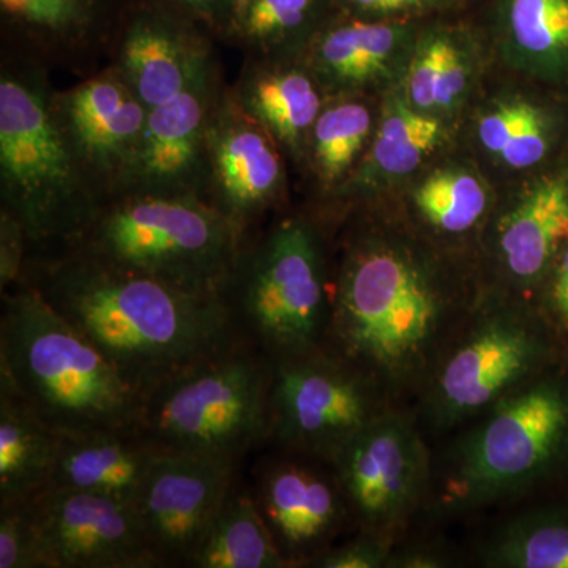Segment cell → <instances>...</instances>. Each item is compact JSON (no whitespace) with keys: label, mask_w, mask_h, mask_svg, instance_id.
I'll return each instance as SVG.
<instances>
[{"label":"cell","mask_w":568,"mask_h":568,"mask_svg":"<svg viewBox=\"0 0 568 568\" xmlns=\"http://www.w3.org/2000/svg\"><path fill=\"white\" fill-rule=\"evenodd\" d=\"M21 283L84 335L142 396L244 339L224 298L179 290L73 246L29 254Z\"/></svg>","instance_id":"6da1fadb"},{"label":"cell","mask_w":568,"mask_h":568,"mask_svg":"<svg viewBox=\"0 0 568 568\" xmlns=\"http://www.w3.org/2000/svg\"><path fill=\"white\" fill-rule=\"evenodd\" d=\"M454 295L426 254L403 239L362 231L346 242L334 276L324 349L384 392L428 379L454 334Z\"/></svg>","instance_id":"7a4b0ae2"},{"label":"cell","mask_w":568,"mask_h":568,"mask_svg":"<svg viewBox=\"0 0 568 568\" xmlns=\"http://www.w3.org/2000/svg\"><path fill=\"white\" fill-rule=\"evenodd\" d=\"M50 74L2 51L0 209L24 227L29 254L70 244L104 204L63 125Z\"/></svg>","instance_id":"3957f363"},{"label":"cell","mask_w":568,"mask_h":568,"mask_svg":"<svg viewBox=\"0 0 568 568\" xmlns=\"http://www.w3.org/2000/svg\"><path fill=\"white\" fill-rule=\"evenodd\" d=\"M0 379L59 436L140 420V392L24 283L2 294Z\"/></svg>","instance_id":"277c9868"},{"label":"cell","mask_w":568,"mask_h":568,"mask_svg":"<svg viewBox=\"0 0 568 568\" xmlns=\"http://www.w3.org/2000/svg\"><path fill=\"white\" fill-rule=\"evenodd\" d=\"M245 244L203 197L123 194L104 203L63 246L189 293L224 298Z\"/></svg>","instance_id":"5b68a950"},{"label":"cell","mask_w":568,"mask_h":568,"mask_svg":"<svg viewBox=\"0 0 568 568\" xmlns=\"http://www.w3.org/2000/svg\"><path fill=\"white\" fill-rule=\"evenodd\" d=\"M272 381L274 362L242 339L142 396L138 428L163 450L237 467L271 435Z\"/></svg>","instance_id":"8992f818"},{"label":"cell","mask_w":568,"mask_h":568,"mask_svg":"<svg viewBox=\"0 0 568 568\" xmlns=\"http://www.w3.org/2000/svg\"><path fill=\"white\" fill-rule=\"evenodd\" d=\"M224 302L242 338L272 362L324 349L334 278L315 224L284 216L250 237Z\"/></svg>","instance_id":"52a82bcc"},{"label":"cell","mask_w":568,"mask_h":568,"mask_svg":"<svg viewBox=\"0 0 568 568\" xmlns=\"http://www.w3.org/2000/svg\"><path fill=\"white\" fill-rule=\"evenodd\" d=\"M568 448V390L529 379L489 407L455 447L447 506L466 510L500 503L548 476Z\"/></svg>","instance_id":"ba28073f"},{"label":"cell","mask_w":568,"mask_h":568,"mask_svg":"<svg viewBox=\"0 0 568 568\" xmlns=\"http://www.w3.org/2000/svg\"><path fill=\"white\" fill-rule=\"evenodd\" d=\"M536 321L515 304L497 305L448 339L426 379V416L435 428L481 416L528 383L547 355Z\"/></svg>","instance_id":"9c48e42d"},{"label":"cell","mask_w":568,"mask_h":568,"mask_svg":"<svg viewBox=\"0 0 568 568\" xmlns=\"http://www.w3.org/2000/svg\"><path fill=\"white\" fill-rule=\"evenodd\" d=\"M386 392L327 349L274 362L271 435L286 454L323 462L386 413Z\"/></svg>","instance_id":"30bf717a"},{"label":"cell","mask_w":568,"mask_h":568,"mask_svg":"<svg viewBox=\"0 0 568 568\" xmlns=\"http://www.w3.org/2000/svg\"><path fill=\"white\" fill-rule=\"evenodd\" d=\"M351 517L362 530L388 537L402 528L425 499L428 450L413 422L381 414L328 463Z\"/></svg>","instance_id":"8fae6325"},{"label":"cell","mask_w":568,"mask_h":568,"mask_svg":"<svg viewBox=\"0 0 568 568\" xmlns=\"http://www.w3.org/2000/svg\"><path fill=\"white\" fill-rule=\"evenodd\" d=\"M215 40L171 0H130L106 63L152 110L222 69Z\"/></svg>","instance_id":"7c38bea8"},{"label":"cell","mask_w":568,"mask_h":568,"mask_svg":"<svg viewBox=\"0 0 568 568\" xmlns=\"http://www.w3.org/2000/svg\"><path fill=\"white\" fill-rule=\"evenodd\" d=\"M207 155L205 201L248 242L286 192V153L227 84L209 126Z\"/></svg>","instance_id":"4fadbf2b"},{"label":"cell","mask_w":568,"mask_h":568,"mask_svg":"<svg viewBox=\"0 0 568 568\" xmlns=\"http://www.w3.org/2000/svg\"><path fill=\"white\" fill-rule=\"evenodd\" d=\"M28 503L54 568L162 567L133 504L58 488Z\"/></svg>","instance_id":"5bb4252c"},{"label":"cell","mask_w":568,"mask_h":568,"mask_svg":"<svg viewBox=\"0 0 568 568\" xmlns=\"http://www.w3.org/2000/svg\"><path fill=\"white\" fill-rule=\"evenodd\" d=\"M59 112L103 203L129 186L149 108L110 63L55 93Z\"/></svg>","instance_id":"9a60e30c"},{"label":"cell","mask_w":568,"mask_h":568,"mask_svg":"<svg viewBox=\"0 0 568 568\" xmlns=\"http://www.w3.org/2000/svg\"><path fill=\"white\" fill-rule=\"evenodd\" d=\"M237 467L164 450L136 500L138 514L162 567H189L235 484Z\"/></svg>","instance_id":"2e32d148"},{"label":"cell","mask_w":568,"mask_h":568,"mask_svg":"<svg viewBox=\"0 0 568 568\" xmlns=\"http://www.w3.org/2000/svg\"><path fill=\"white\" fill-rule=\"evenodd\" d=\"M130 0H0L2 51L85 78L108 62Z\"/></svg>","instance_id":"e0dca14e"},{"label":"cell","mask_w":568,"mask_h":568,"mask_svg":"<svg viewBox=\"0 0 568 568\" xmlns=\"http://www.w3.org/2000/svg\"><path fill=\"white\" fill-rule=\"evenodd\" d=\"M224 88L226 82L220 69L174 99L149 110L136 162L123 194L205 200L209 126Z\"/></svg>","instance_id":"ac0fdd59"},{"label":"cell","mask_w":568,"mask_h":568,"mask_svg":"<svg viewBox=\"0 0 568 568\" xmlns=\"http://www.w3.org/2000/svg\"><path fill=\"white\" fill-rule=\"evenodd\" d=\"M291 457L264 467L254 497L287 566H312L332 547L349 507L332 467L324 473L310 458Z\"/></svg>","instance_id":"d6986e66"},{"label":"cell","mask_w":568,"mask_h":568,"mask_svg":"<svg viewBox=\"0 0 568 568\" xmlns=\"http://www.w3.org/2000/svg\"><path fill=\"white\" fill-rule=\"evenodd\" d=\"M237 102L282 145L304 160L306 142L327 102L302 54H245L237 81L231 85Z\"/></svg>","instance_id":"ffe728a7"},{"label":"cell","mask_w":568,"mask_h":568,"mask_svg":"<svg viewBox=\"0 0 568 568\" xmlns=\"http://www.w3.org/2000/svg\"><path fill=\"white\" fill-rule=\"evenodd\" d=\"M163 448L136 426L59 436L48 488L100 493L136 506Z\"/></svg>","instance_id":"44dd1931"},{"label":"cell","mask_w":568,"mask_h":568,"mask_svg":"<svg viewBox=\"0 0 568 568\" xmlns=\"http://www.w3.org/2000/svg\"><path fill=\"white\" fill-rule=\"evenodd\" d=\"M414 21H372L336 11L313 37L305 61L327 97L353 95L386 77L405 51Z\"/></svg>","instance_id":"7402d4cb"},{"label":"cell","mask_w":568,"mask_h":568,"mask_svg":"<svg viewBox=\"0 0 568 568\" xmlns=\"http://www.w3.org/2000/svg\"><path fill=\"white\" fill-rule=\"evenodd\" d=\"M567 244L568 173L534 183L508 209L496 231L497 261L514 286L540 282Z\"/></svg>","instance_id":"603a6c76"},{"label":"cell","mask_w":568,"mask_h":568,"mask_svg":"<svg viewBox=\"0 0 568 568\" xmlns=\"http://www.w3.org/2000/svg\"><path fill=\"white\" fill-rule=\"evenodd\" d=\"M59 435L0 379V506L28 503L47 489Z\"/></svg>","instance_id":"cb8c5ba5"},{"label":"cell","mask_w":568,"mask_h":568,"mask_svg":"<svg viewBox=\"0 0 568 568\" xmlns=\"http://www.w3.org/2000/svg\"><path fill=\"white\" fill-rule=\"evenodd\" d=\"M336 0H233L223 40L245 54H302Z\"/></svg>","instance_id":"d4e9b609"},{"label":"cell","mask_w":568,"mask_h":568,"mask_svg":"<svg viewBox=\"0 0 568 568\" xmlns=\"http://www.w3.org/2000/svg\"><path fill=\"white\" fill-rule=\"evenodd\" d=\"M497 31L530 74L568 82V0H496Z\"/></svg>","instance_id":"484cf974"},{"label":"cell","mask_w":568,"mask_h":568,"mask_svg":"<svg viewBox=\"0 0 568 568\" xmlns=\"http://www.w3.org/2000/svg\"><path fill=\"white\" fill-rule=\"evenodd\" d=\"M189 567L286 568L254 493L234 484Z\"/></svg>","instance_id":"4316f807"},{"label":"cell","mask_w":568,"mask_h":568,"mask_svg":"<svg viewBox=\"0 0 568 568\" xmlns=\"http://www.w3.org/2000/svg\"><path fill=\"white\" fill-rule=\"evenodd\" d=\"M373 115L353 95L328 97L306 142L304 160L325 192H342L369 140Z\"/></svg>","instance_id":"83f0119b"},{"label":"cell","mask_w":568,"mask_h":568,"mask_svg":"<svg viewBox=\"0 0 568 568\" xmlns=\"http://www.w3.org/2000/svg\"><path fill=\"white\" fill-rule=\"evenodd\" d=\"M443 134V123L428 112L418 111L413 104L407 106L405 100H392L381 115L364 170L343 186L339 196L362 189L375 175L402 178L413 173L439 145Z\"/></svg>","instance_id":"f1b7e54d"},{"label":"cell","mask_w":568,"mask_h":568,"mask_svg":"<svg viewBox=\"0 0 568 568\" xmlns=\"http://www.w3.org/2000/svg\"><path fill=\"white\" fill-rule=\"evenodd\" d=\"M480 559L496 568H568V517L551 511L515 515L481 545Z\"/></svg>","instance_id":"f546056e"},{"label":"cell","mask_w":568,"mask_h":568,"mask_svg":"<svg viewBox=\"0 0 568 568\" xmlns=\"http://www.w3.org/2000/svg\"><path fill=\"white\" fill-rule=\"evenodd\" d=\"M555 122L544 108L511 100L496 104L478 122V140L514 170L540 163L555 142Z\"/></svg>","instance_id":"4dcf8cb0"},{"label":"cell","mask_w":568,"mask_h":568,"mask_svg":"<svg viewBox=\"0 0 568 568\" xmlns=\"http://www.w3.org/2000/svg\"><path fill=\"white\" fill-rule=\"evenodd\" d=\"M469 70L462 48L444 29L422 33L407 73V102L418 111H447L462 99Z\"/></svg>","instance_id":"1f68e13d"},{"label":"cell","mask_w":568,"mask_h":568,"mask_svg":"<svg viewBox=\"0 0 568 568\" xmlns=\"http://www.w3.org/2000/svg\"><path fill=\"white\" fill-rule=\"evenodd\" d=\"M417 211L440 234L462 235L480 223L488 207L484 183L466 171H439L416 190Z\"/></svg>","instance_id":"d6a6232c"},{"label":"cell","mask_w":568,"mask_h":568,"mask_svg":"<svg viewBox=\"0 0 568 568\" xmlns=\"http://www.w3.org/2000/svg\"><path fill=\"white\" fill-rule=\"evenodd\" d=\"M0 568H54L29 503L0 506Z\"/></svg>","instance_id":"836d02e7"},{"label":"cell","mask_w":568,"mask_h":568,"mask_svg":"<svg viewBox=\"0 0 568 568\" xmlns=\"http://www.w3.org/2000/svg\"><path fill=\"white\" fill-rule=\"evenodd\" d=\"M388 538L379 534L362 530L361 536L339 547H331L310 567L320 568H383L392 558Z\"/></svg>","instance_id":"e575fe53"},{"label":"cell","mask_w":568,"mask_h":568,"mask_svg":"<svg viewBox=\"0 0 568 568\" xmlns=\"http://www.w3.org/2000/svg\"><path fill=\"white\" fill-rule=\"evenodd\" d=\"M457 0H336V7L351 17L372 21H416L435 11L455 7Z\"/></svg>","instance_id":"d590c367"},{"label":"cell","mask_w":568,"mask_h":568,"mask_svg":"<svg viewBox=\"0 0 568 568\" xmlns=\"http://www.w3.org/2000/svg\"><path fill=\"white\" fill-rule=\"evenodd\" d=\"M28 256L24 227L10 212L0 209V295L21 283Z\"/></svg>","instance_id":"8d00e7d4"},{"label":"cell","mask_w":568,"mask_h":568,"mask_svg":"<svg viewBox=\"0 0 568 568\" xmlns=\"http://www.w3.org/2000/svg\"><path fill=\"white\" fill-rule=\"evenodd\" d=\"M552 265L555 271L549 280L547 308L555 324L568 331V244Z\"/></svg>","instance_id":"74e56055"},{"label":"cell","mask_w":568,"mask_h":568,"mask_svg":"<svg viewBox=\"0 0 568 568\" xmlns=\"http://www.w3.org/2000/svg\"><path fill=\"white\" fill-rule=\"evenodd\" d=\"M171 2L189 11L215 36L216 40H223L233 0H171Z\"/></svg>","instance_id":"f35d334b"}]
</instances>
